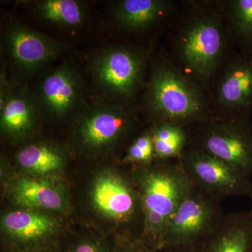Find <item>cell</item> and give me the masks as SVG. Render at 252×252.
Returning a JSON list of instances; mask_svg holds the SVG:
<instances>
[{
	"label": "cell",
	"instance_id": "cell-1",
	"mask_svg": "<svg viewBox=\"0 0 252 252\" xmlns=\"http://www.w3.org/2000/svg\"><path fill=\"white\" fill-rule=\"evenodd\" d=\"M167 33L172 61L205 91L235 48L220 0H180Z\"/></svg>",
	"mask_w": 252,
	"mask_h": 252
},
{
	"label": "cell",
	"instance_id": "cell-2",
	"mask_svg": "<svg viewBox=\"0 0 252 252\" xmlns=\"http://www.w3.org/2000/svg\"><path fill=\"white\" fill-rule=\"evenodd\" d=\"M138 112L149 126L171 122L191 128L214 119L206 91L164 49L154 51L151 58Z\"/></svg>",
	"mask_w": 252,
	"mask_h": 252
},
{
	"label": "cell",
	"instance_id": "cell-3",
	"mask_svg": "<svg viewBox=\"0 0 252 252\" xmlns=\"http://www.w3.org/2000/svg\"><path fill=\"white\" fill-rule=\"evenodd\" d=\"M132 177L144 215L139 242L146 252H154L163 246L169 222L193 185L180 160H154L149 165L137 166Z\"/></svg>",
	"mask_w": 252,
	"mask_h": 252
},
{
	"label": "cell",
	"instance_id": "cell-4",
	"mask_svg": "<svg viewBox=\"0 0 252 252\" xmlns=\"http://www.w3.org/2000/svg\"><path fill=\"white\" fill-rule=\"evenodd\" d=\"M154 51L155 45L134 43L101 50L91 64L96 84L113 102L138 111Z\"/></svg>",
	"mask_w": 252,
	"mask_h": 252
},
{
	"label": "cell",
	"instance_id": "cell-5",
	"mask_svg": "<svg viewBox=\"0 0 252 252\" xmlns=\"http://www.w3.org/2000/svg\"><path fill=\"white\" fill-rule=\"evenodd\" d=\"M214 119H251L252 54L235 49L207 90Z\"/></svg>",
	"mask_w": 252,
	"mask_h": 252
},
{
	"label": "cell",
	"instance_id": "cell-6",
	"mask_svg": "<svg viewBox=\"0 0 252 252\" xmlns=\"http://www.w3.org/2000/svg\"><path fill=\"white\" fill-rule=\"evenodd\" d=\"M189 130L190 147L252 175L251 119H213Z\"/></svg>",
	"mask_w": 252,
	"mask_h": 252
},
{
	"label": "cell",
	"instance_id": "cell-7",
	"mask_svg": "<svg viewBox=\"0 0 252 252\" xmlns=\"http://www.w3.org/2000/svg\"><path fill=\"white\" fill-rule=\"evenodd\" d=\"M180 162L192 185L218 201L250 193L252 175L200 149L189 146Z\"/></svg>",
	"mask_w": 252,
	"mask_h": 252
},
{
	"label": "cell",
	"instance_id": "cell-8",
	"mask_svg": "<svg viewBox=\"0 0 252 252\" xmlns=\"http://www.w3.org/2000/svg\"><path fill=\"white\" fill-rule=\"evenodd\" d=\"M225 215L221 202L193 185L169 222L162 247L198 245Z\"/></svg>",
	"mask_w": 252,
	"mask_h": 252
},
{
	"label": "cell",
	"instance_id": "cell-9",
	"mask_svg": "<svg viewBox=\"0 0 252 252\" xmlns=\"http://www.w3.org/2000/svg\"><path fill=\"white\" fill-rule=\"evenodd\" d=\"M79 134L89 149H103L133 136L138 127V111L117 102H96L82 108Z\"/></svg>",
	"mask_w": 252,
	"mask_h": 252
},
{
	"label": "cell",
	"instance_id": "cell-10",
	"mask_svg": "<svg viewBox=\"0 0 252 252\" xmlns=\"http://www.w3.org/2000/svg\"><path fill=\"white\" fill-rule=\"evenodd\" d=\"M180 0H122L112 18L121 31L134 36L166 34L180 9Z\"/></svg>",
	"mask_w": 252,
	"mask_h": 252
},
{
	"label": "cell",
	"instance_id": "cell-11",
	"mask_svg": "<svg viewBox=\"0 0 252 252\" xmlns=\"http://www.w3.org/2000/svg\"><path fill=\"white\" fill-rule=\"evenodd\" d=\"M4 44L13 65L26 74L44 67L65 49L59 41L17 23L6 28Z\"/></svg>",
	"mask_w": 252,
	"mask_h": 252
},
{
	"label": "cell",
	"instance_id": "cell-12",
	"mask_svg": "<svg viewBox=\"0 0 252 252\" xmlns=\"http://www.w3.org/2000/svg\"><path fill=\"white\" fill-rule=\"evenodd\" d=\"M82 87L79 71L64 64L43 76L34 97L39 110L52 117H65L80 110Z\"/></svg>",
	"mask_w": 252,
	"mask_h": 252
},
{
	"label": "cell",
	"instance_id": "cell-13",
	"mask_svg": "<svg viewBox=\"0 0 252 252\" xmlns=\"http://www.w3.org/2000/svg\"><path fill=\"white\" fill-rule=\"evenodd\" d=\"M92 197L97 210L119 223H130L137 214L144 217L135 184L131 185L122 176L109 174L99 177L94 183Z\"/></svg>",
	"mask_w": 252,
	"mask_h": 252
},
{
	"label": "cell",
	"instance_id": "cell-14",
	"mask_svg": "<svg viewBox=\"0 0 252 252\" xmlns=\"http://www.w3.org/2000/svg\"><path fill=\"white\" fill-rule=\"evenodd\" d=\"M196 252H252V210L225 214Z\"/></svg>",
	"mask_w": 252,
	"mask_h": 252
},
{
	"label": "cell",
	"instance_id": "cell-15",
	"mask_svg": "<svg viewBox=\"0 0 252 252\" xmlns=\"http://www.w3.org/2000/svg\"><path fill=\"white\" fill-rule=\"evenodd\" d=\"M39 110L34 96L19 89L12 91L1 112V127L13 137H21L31 130Z\"/></svg>",
	"mask_w": 252,
	"mask_h": 252
},
{
	"label": "cell",
	"instance_id": "cell-16",
	"mask_svg": "<svg viewBox=\"0 0 252 252\" xmlns=\"http://www.w3.org/2000/svg\"><path fill=\"white\" fill-rule=\"evenodd\" d=\"M3 225L11 238L22 243L40 241L51 235L55 228L54 220L46 215L23 210L6 214Z\"/></svg>",
	"mask_w": 252,
	"mask_h": 252
},
{
	"label": "cell",
	"instance_id": "cell-17",
	"mask_svg": "<svg viewBox=\"0 0 252 252\" xmlns=\"http://www.w3.org/2000/svg\"><path fill=\"white\" fill-rule=\"evenodd\" d=\"M235 49L252 54V0H220Z\"/></svg>",
	"mask_w": 252,
	"mask_h": 252
},
{
	"label": "cell",
	"instance_id": "cell-18",
	"mask_svg": "<svg viewBox=\"0 0 252 252\" xmlns=\"http://www.w3.org/2000/svg\"><path fill=\"white\" fill-rule=\"evenodd\" d=\"M149 126L153 138L155 160H180L190 146L189 128L171 122Z\"/></svg>",
	"mask_w": 252,
	"mask_h": 252
},
{
	"label": "cell",
	"instance_id": "cell-19",
	"mask_svg": "<svg viewBox=\"0 0 252 252\" xmlns=\"http://www.w3.org/2000/svg\"><path fill=\"white\" fill-rule=\"evenodd\" d=\"M16 203L29 208L61 210L63 207L61 193L52 185L42 180L23 179L15 187Z\"/></svg>",
	"mask_w": 252,
	"mask_h": 252
},
{
	"label": "cell",
	"instance_id": "cell-20",
	"mask_svg": "<svg viewBox=\"0 0 252 252\" xmlns=\"http://www.w3.org/2000/svg\"><path fill=\"white\" fill-rule=\"evenodd\" d=\"M34 9L41 19L66 28L79 27L87 17L84 4L74 0H43Z\"/></svg>",
	"mask_w": 252,
	"mask_h": 252
},
{
	"label": "cell",
	"instance_id": "cell-21",
	"mask_svg": "<svg viewBox=\"0 0 252 252\" xmlns=\"http://www.w3.org/2000/svg\"><path fill=\"white\" fill-rule=\"evenodd\" d=\"M17 161L28 171L47 174L57 171L62 167L63 157L57 149L49 144H32L18 152Z\"/></svg>",
	"mask_w": 252,
	"mask_h": 252
},
{
	"label": "cell",
	"instance_id": "cell-22",
	"mask_svg": "<svg viewBox=\"0 0 252 252\" xmlns=\"http://www.w3.org/2000/svg\"><path fill=\"white\" fill-rule=\"evenodd\" d=\"M155 160L153 138L150 127L142 131L127 146L124 162L137 166L149 165Z\"/></svg>",
	"mask_w": 252,
	"mask_h": 252
},
{
	"label": "cell",
	"instance_id": "cell-23",
	"mask_svg": "<svg viewBox=\"0 0 252 252\" xmlns=\"http://www.w3.org/2000/svg\"><path fill=\"white\" fill-rule=\"evenodd\" d=\"M114 252H147L140 242L131 237H127L119 243Z\"/></svg>",
	"mask_w": 252,
	"mask_h": 252
},
{
	"label": "cell",
	"instance_id": "cell-24",
	"mask_svg": "<svg viewBox=\"0 0 252 252\" xmlns=\"http://www.w3.org/2000/svg\"><path fill=\"white\" fill-rule=\"evenodd\" d=\"M69 252H106L102 247L90 241L81 242Z\"/></svg>",
	"mask_w": 252,
	"mask_h": 252
},
{
	"label": "cell",
	"instance_id": "cell-25",
	"mask_svg": "<svg viewBox=\"0 0 252 252\" xmlns=\"http://www.w3.org/2000/svg\"><path fill=\"white\" fill-rule=\"evenodd\" d=\"M0 84V109H1L7 102L11 92L9 91V84L6 83L4 75L1 76Z\"/></svg>",
	"mask_w": 252,
	"mask_h": 252
},
{
	"label": "cell",
	"instance_id": "cell-26",
	"mask_svg": "<svg viewBox=\"0 0 252 252\" xmlns=\"http://www.w3.org/2000/svg\"><path fill=\"white\" fill-rule=\"evenodd\" d=\"M197 245L187 246L162 247L154 252H196Z\"/></svg>",
	"mask_w": 252,
	"mask_h": 252
},
{
	"label": "cell",
	"instance_id": "cell-27",
	"mask_svg": "<svg viewBox=\"0 0 252 252\" xmlns=\"http://www.w3.org/2000/svg\"><path fill=\"white\" fill-rule=\"evenodd\" d=\"M248 196H249V198H250V200H251V202H252L251 209L252 210V181L251 188H250V193H249Z\"/></svg>",
	"mask_w": 252,
	"mask_h": 252
}]
</instances>
